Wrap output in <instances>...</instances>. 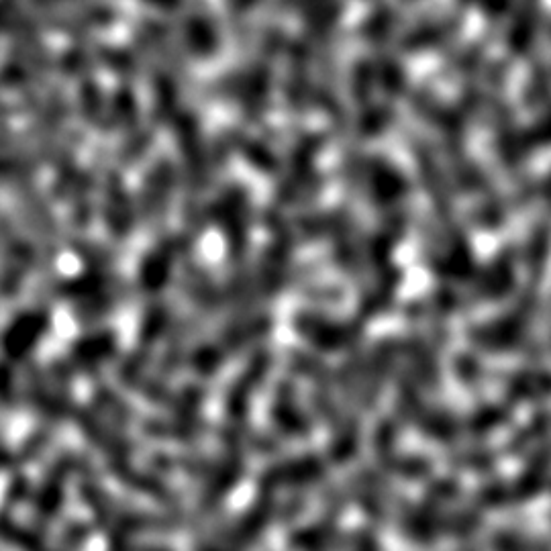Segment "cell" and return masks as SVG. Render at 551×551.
Segmentation results:
<instances>
[{"label":"cell","mask_w":551,"mask_h":551,"mask_svg":"<svg viewBox=\"0 0 551 551\" xmlns=\"http://www.w3.org/2000/svg\"><path fill=\"white\" fill-rule=\"evenodd\" d=\"M458 486L456 482L449 480H439L423 498L421 507L409 515V519L405 521V533L407 537H411L417 543L429 545L435 539L439 521H441V511L445 507L447 500H452L456 494Z\"/></svg>","instance_id":"6da1fadb"},{"label":"cell","mask_w":551,"mask_h":551,"mask_svg":"<svg viewBox=\"0 0 551 551\" xmlns=\"http://www.w3.org/2000/svg\"><path fill=\"white\" fill-rule=\"evenodd\" d=\"M0 247L5 262L0 286L5 294H15L33 264V249L5 219H0Z\"/></svg>","instance_id":"7a4b0ae2"},{"label":"cell","mask_w":551,"mask_h":551,"mask_svg":"<svg viewBox=\"0 0 551 551\" xmlns=\"http://www.w3.org/2000/svg\"><path fill=\"white\" fill-rule=\"evenodd\" d=\"M80 468H84V462L72 454H66L47 472L35 496V515L39 519L52 521L62 511L66 498V480L74 470Z\"/></svg>","instance_id":"3957f363"},{"label":"cell","mask_w":551,"mask_h":551,"mask_svg":"<svg viewBox=\"0 0 551 551\" xmlns=\"http://www.w3.org/2000/svg\"><path fill=\"white\" fill-rule=\"evenodd\" d=\"M296 329L300 335L309 337V341L319 349H325V352H337V349L349 347L360 337V327L356 325L333 323L321 315L317 317L309 313H300L296 317Z\"/></svg>","instance_id":"277c9868"},{"label":"cell","mask_w":551,"mask_h":551,"mask_svg":"<svg viewBox=\"0 0 551 551\" xmlns=\"http://www.w3.org/2000/svg\"><path fill=\"white\" fill-rule=\"evenodd\" d=\"M49 327V315L41 309L21 313L3 335V349L7 358L23 360L31 349L39 343Z\"/></svg>","instance_id":"5b68a950"},{"label":"cell","mask_w":551,"mask_h":551,"mask_svg":"<svg viewBox=\"0 0 551 551\" xmlns=\"http://www.w3.org/2000/svg\"><path fill=\"white\" fill-rule=\"evenodd\" d=\"M78 427L86 435V439L96 445L98 449H103L105 456H109V462L115 460H129L131 456V445L127 443L125 437L115 433L103 419H98L90 411H80L78 413Z\"/></svg>","instance_id":"8992f818"},{"label":"cell","mask_w":551,"mask_h":551,"mask_svg":"<svg viewBox=\"0 0 551 551\" xmlns=\"http://www.w3.org/2000/svg\"><path fill=\"white\" fill-rule=\"evenodd\" d=\"M268 364H270L268 354H260L258 358L252 360V364L245 368V372L239 376V380L231 386V390L227 394V415L229 417L243 419L247 415L249 396H252V392L264 380Z\"/></svg>","instance_id":"52a82bcc"},{"label":"cell","mask_w":551,"mask_h":551,"mask_svg":"<svg viewBox=\"0 0 551 551\" xmlns=\"http://www.w3.org/2000/svg\"><path fill=\"white\" fill-rule=\"evenodd\" d=\"M105 221L115 237H125L133 227V209L125 184L119 176H111L105 186Z\"/></svg>","instance_id":"ba28073f"},{"label":"cell","mask_w":551,"mask_h":551,"mask_svg":"<svg viewBox=\"0 0 551 551\" xmlns=\"http://www.w3.org/2000/svg\"><path fill=\"white\" fill-rule=\"evenodd\" d=\"M323 476V464L309 456V458H298V460H290L284 462L280 466H276L274 470H270L264 480H262V488L264 492H272L276 486L280 484H313Z\"/></svg>","instance_id":"9c48e42d"},{"label":"cell","mask_w":551,"mask_h":551,"mask_svg":"<svg viewBox=\"0 0 551 551\" xmlns=\"http://www.w3.org/2000/svg\"><path fill=\"white\" fill-rule=\"evenodd\" d=\"M170 184H172V170L166 162L154 168L149 174L145 188H143V211L149 221H158L166 213V205L170 198Z\"/></svg>","instance_id":"30bf717a"},{"label":"cell","mask_w":551,"mask_h":551,"mask_svg":"<svg viewBox=\"0 0 551 551\" xmlns=\"http://www.w3.org/2000/svg\"><path fill=\"white\" fill-rule=\"evenodd\" d=\"M117 349V339L111 331L96 333L92 337H84L72 349V360L82 370H94L100 364H105Z\"/></svg>","instance_id":"8fae6325"},{"label":"cell","mask_w":551,"mask_h":551,"mask_svg":"<svg viewBox=\"0 0 551 551\" xmlns=\"http://www.w3.org/2000/svg\"><path fill=\"white\" fill-rule=\"evenodd\" d=\"M272 419L284 433H290L296 437L307 435L311 431V423L303 413H300L294 392L288 386H280V390L276 392L274 405H272Z\"/></svg>","instance_id":"7c38bea8"},{"label":"cell","mask_w":551,"mask_h":551,"mask_svg":"<svg viewBox=\"0 0 551 551\" xmlns=\"http://www.w3.org/2000/svg\"><path fill=\"white\" fill-rule=\"evenodd\" d=\"M111 472L117 476V480H121L123 484H127L129 488H133L135 492H141L145 496H154L160 500H170L174 498L172 492L168 490V486L164 482H160L156 476L147 474V472H139L137 468L131 466L129 460H115L109 462Z\"/></svg>","instance_id":"4fadbf2b"},{"label":"cell","mask_w":551,"mask_h":551,"mask_svg":"<svg viewBox=\"0 0 551 551\" xmlns=\"http://www.w3.org/2000/svg\"><path fill=\"white\" fill-rule=\"evenodd\" d=\"M372 190V196L378 205H394L405 196L407 186L390 164L376 162L372 166Z\"/></svg>","instance_id":"5bb4252c"},{"label":"cell","mask_w":551,"mask_h":551,"mask_svg":"<svg viewBox=\"0 0 551 551\" xmlns=\"http://www.w3.org/2000/svg\"><path fill=\"white\" fill-rule=\"evenodd\" d=\"M172 258H174V249L164 245L143 260L139 278H141V286L145 288V292H158L166 284Z\"/></svg>","instance_id":"9a60e30c"},{"label":"cell","mask_w":551,"mask_h":551,"mask_svg":"<svg viewBox=\"0 0 551 551\" xmlns=\"http://www.w3.org/2000/svg\"><path fill=\"white\" fill-rule=\"evenodd\" d=\"M0 539L13 547H19L21 551H60L35 531L19 525L5 515H0Z\"/></svg>","instance_id":"2e32d148"},{"label":"cell","mask_w":551,"mask_h":551,"mask_svg":"<svg viewBox=\"0 0 551 551\" xmlns=\"http://www.w3.org/2000/svg\"><path fill=\"white\" fill-rule=\"evenodd\" d=\"M186 39L196 56H211L217 49L215 27L203 13H196L186 21Z\"/></svg>","instance_id":"e0dca14e"},{"label":"cell","mask_w":551,"mask_h":551,"mask_svg":"<svg viewBox=\"0 0 551 551\" xmlns=\"http://www.w3.org/2000/svg\"><path fill=\"white\" fill-rule=\"evenodd\" d=\"M509 394L515 400H541L551 396V374L547 372H523L511 378Z\"/></svg>","instance_id":"ac0fdd59"},{"label":"cell","mask_w":551,"mask_h":551,"mask_svg":"<svg viewBox=\"0 0 551 551\" xmlns=\"http://www.w3.org/2000/svg\"><path fill=\"white\" fill-rule=\"evenodd\" d=\"M511 419V411L507 407H484L478 409L466 423L464 429H468L474 435H486L490 431H496L503 425H507Z\"/></svg>","instance_id":"d6986e66"},{"label":"cell","mask_w":551,"mask_h":551,"mask_svg":"<svg viewBox=\"0 0 551 551\" xmlns=\"http://www.w3.org/2000/svg\"><path fill=\"white\" fill-rule=\"evenodd\" d=\"M25 213L33 223V229L47 241L52 243L56 239V225H54V217L52 213L47 211V207L43 205V200L35 198V196H27L25 200Z\"/></svg>","instance_id":"ffe728a7"},{"label":"cell","mask_w":551,"mask_h":551,"mask_svg":"<svg viewBox=\"0 0 551 551\" xmlns=\"http://www.w3.org/2000/svg\"><path fill=\"white\" fill-rule=\"evenodd\" d=\"M80 107H82V113H84L86 121L103 123L105 98H103V90H100V86L96 82L88 80L80 88Z\"/></svg>","instance_id":"44dd1931"},{"label":"cell","mask_w":551,"mask_h":551,"mask_svg":"<svg viewBox=\"0 0 551 551\" xmlns=\"http://www.w3.org/2000/svg\"><path fill=\"white\" fill-rule=\"evenodd\" d=\"M545 433H551V413H543L539 417L533 419V423H529L527 427H523L517 437H513L509 449L515 452H525V449L531 447V443H535L537 439H541Z\"/></svg>","instance_id":"7402d4cb"},{"label":"cell","mask_w":551,"mask_h":551,"mask_svg":"<svg viewBox=\"0 0 551 551\" xmlns=\"http://www.w3.org/2000/svg\"><path fill=\"white\" fill-rule=\"evenodd\" d=\"M166 321H168V315H166L164 309H156L154 313H149L143 321V327H141V341L145 345L154 343L158 339V335L164 331Z\"/></svg>","instance_id":"603a6c76"},{"label":"cell","mask_w":551,"mask_h":551,"mask_svg":"<svg viewBox=\"0 0 551 551\" xmlns=\"http://www.w3.org/2000/svg\"><path fill=\"white\" fill-rule=\"evenodd\" d=\"M31 162L29 160H19V158H0V182H7L13 178H23L25 174L31 172Z\"/></svg>","instance_id":"cb8c5ba5"},{"label":"cell","mask_w":551,"mask_h":551,"mask_svg":"<svg viewBox=\"0 0 551 551\" xmlns=\"http://www.w3.org/2000/svg\"><path fill=\"white\" fill-rule=\"evenodd\" d=\"M492 547L494 551H531V547L511 531H496L492 537Z\"/></svg>","instance_id":"d4e9b609"},{"label":"cell","mask_w":551,"mask_h":551,"mask_svg":"<svg viewBox=\"0 0 551 551\" xmlns=\"http://www.w3.org/2000/svg\"><path fill=\"white\" fill-rule=\"evenodd\" d=\"M15 403H17V390H15L13 374L9 368L0 366V405L15 407Z\"/></svg>","instance_id":"484cf974"},{"label":"cell","mask_w":551,"mask_h":551,"mask_svg":"<svg viewBox=\"0 0 551 551\" xmlns=\"http://www.w3.org/2000/svg\"><path fill=\"white\" fill-rule=\"evenodd\" d=\"M86 535H88L86 525H82V523H74V525H70V527L66 529V533H64V541H68L70 545H78V543H82V541L86 539Z\"/></svg>","instance_id":"4316f807"},{"label":"cell","mask_w":551,"mask_h":551,"mask_svg":"<svg viewBox=\"0 0 551 551\" xmlns=\"http://www.w3.org/2000/svg\"><path fill=\"white\" fill-rule=\"evenodd\" d=\"M25 494H27V480L25 478H15L9 486V492H7L9 500H11V503H21V500L25 498Z\"/></svg>","instance_id":"83f0119b"},{"label":"cell","mask_w":551,"mask_h":551,"mask_svg":"<svg viewBox=\"0 0 551 551\" xmlns=\"http://www.w3.org/2000/svg\"><path fill=\"white\" fill-rule=\"evenodd\" d=\"M145 3H149L152 7H158V9H164V11H170V9L178 7L180 0H145Z\"/></svg>","instance_id":"f1b7e54d"}]
</instances>
